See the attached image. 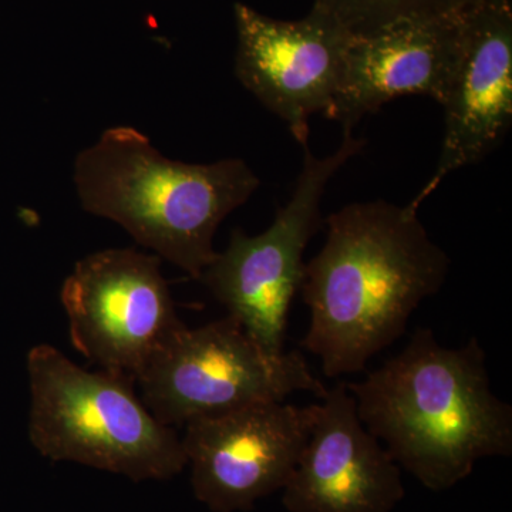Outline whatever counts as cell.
<instances>
[{
	"instance_id": "obj_7",
	"label": "cell",
	"mask_w": 512,
	"mask_h": 512,
	"mask_svg": "<svg viewBox=\"0 0 512 512\" xmlns=\"http://www.w3.org/2000/svg\"><path fill=\"white\" fill-rule=\"evenodd\" d=\"M60 301L74 348L103 372L134 380L183 328L161 258L134 248L84 256Z\"/></svg>"
},
{
	"instance_id": "obj_5",
	"label": "cell",
	"mask_w": 512,
	"mask_h": 512,
	"mask_svg": "<svg viewBox=\"0 0 512 512\" xmlns=\"http://www.w3.org/2000/svg\"><path fill=\"white\" fill-rule=\"evenodd\" d=\"M136 382L143 403L165 426H185L293 393L318 399L328 389L298 352L272 355L232 316L183 328L158 350Z\"/></svg>"
},
{
	"instance_id": "obj_1",
	"label": "cell",
	"mask_w": 512,
	"mask_h": 512,
	"mask_svg": "<svg viewBox=\"0 0 512 512\" xmlns=\"http://www.w3.org/2000/svg\"><path fill=\"white\" fill-rule=\"evenodd\" d=\"M326 224L301 288L311 313L302 346L333 379L363 372L402 338L421 302L446 282L450 258L412 204L356 202Z\"/></svg>"
},
{
	"instance_id": "obj_8",
	"label": "cell",
	"mask_w": 512,
	"mask_h": 512,
	"mask_svg": "<svg viewBox=\"0 0 512 512\" xmlns=\"http://www.w3.org/2000/svg\"><path fill=\"white\" fill-rule=\"evenodd\" d=\"M316 404H254L185 424L181 443L195 498L212 512H247L284 490L315 419Z\"/></svg>"
},
{
	"instance_id": "obj_9",
	"label": "cell",
	"mask_w": 512,
	"mask_h": 512,
	"mask_svg": "<svg viewBox=\"0 0 512 512\" xmlns=\"http://www.w3.org/2000/svg\"><path fill=\"white\" fill-rule=\"evenodd\" d=\"M234 10L239 82L284 120L303 146L309 140V119L326 116L332 106L352 36L313 8L293 22L268 18L242 3Z\"/></svg>"
},
{
	"instance_id": "obj_4",
	"label": "cell",
	"mask_w": 512,
	"mask_h": 512,
	"mask_svg": "<svg viewBox=\"0 0 512 512\" xmlns=\"http://www.w3.org/2000/svg\"><path fill=\"white\" fill-rule=\"evenodd\" d=\"M29 439L43 457L82 464L128 480H170L187 467L183 443L134 392V380L89 372L55 346L26 359Z\"/></svg>"
},
{
	"instance_id": "obj_6",
	"label": "cell",
	"mask_w": 512,
	"mask_h": 512,
	"mask_svg": "<svg viewBox=\"0 0 512 512\" xmlns=\"http://www.w3.org/2000/svg\"><path fill=\"white\" fill-rule=\"evenodd\" d=\"M343 133L342 144L330 156L316 157L309 143L303 144L298 183L271 227L255 237L242 229L232 231L228 247L217 252L198 279L272 355L284 353L289 309L305 278L303 254L322 224L326 185L365 146L352 130Z\"/></svg>"
},
{
	"instance_id": "obj_12",
	"label": "cell",
	"mask_w": 512,
	"mask_h": 512,
	"mask_svg": "<svg viewBox=\"0 0 512 512\" xmlns=\"http://www.w3.org/2000/svg\"><path fill=\"white\" fill-rule=\"evenodd\" d=\"M464 15L352 37L325 117L352 130L397 97L429 96L443 104L460 59Z\"/></svg>"
},
{
	"instance_id": "obj_2",
	"label": "cell",
	"mask_w": 512,
	"mask_h": 512,
	"mask_svg": "<svg viewBox=\"0 0 512 512\" xmlns=\"http://www.w3.org/2000/svg\"><path fill=\"white\" fill-rule=\"evenodd\" d=\"M346 386L366 429L431 491L466 480L484 458L511 457L512 407L491 389L476 338L450 349L417 329L399 355Z\"/></svg>"
},
{
	"instance_id": "obj_11",
	"label": "cell",
	"mask_w": 512,
	"mask_h": 512,
	"mask_svg": "<svg viewBox=\"0 0 512 512\" xmlns=\"http://www.w3.org/2000/svg\"><path fill=\"white\" fill-rule=\"evenodd\" d=\"M443 146L433 177L410 204L420 208L454 171L480 163L512 124L511 0H483L466 12L453 82L444 99Z\"/></svg>"
},
{
	"instance_id": "obj_13",
	"label": "cell",
	"mask_w": 512,
	"mask_h": 512,
	"mask_svg": "<svg viewBox=\"0 0 512 512\" xmlns=\"http://www.w3.org/2000/svg\"><path fill=\"white\" fill-rule=\"evenodd\" d=\"M483 0H315L352 37L376 35L409 23L457 18Z\"/></svg>"
},
{
	"instance_id": "obj_10",
	"label": "cell",
	"mask_w": 512,
	"mask_h": 512,
	"mask_svg": "<svg viewBox=\"0 0 512 512\" xmlns=\"http://www.w3.org/2000/svg\"><path fill=\"white\" fill-rule=\"evenodd\" d=\"M316 404L311 433L282 490L288 512H392L406 495L402 468L366 429L346 383Z\"/></svg>"
},
{
	"instance_id": "obj_3",
	"label": "cell",
	"mask_w": 512,
	"mask_h": 512,
	"mask_svg": "<svg viewBox=\"0 0 512 512\" xmlns=\"http://www.w3.org/2000/svg\"><path fill=\"white\" fill-rule=\"evenodd\" d=\"M73 180L84 211L116 222L141 247L194 279L217 255L221 222L261 184L244 160H170L128 126L109 128L83 150Z\"/></svg>"
}]
</instances>
